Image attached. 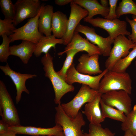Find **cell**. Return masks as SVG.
Listing matches in <instances>:
<instances>
[{
  "label": "cell",
  "instance_id": "cell-17",
  "mask_svg": "<svg viewBox=\"0 0 136 136\" xmlns=\"http://www.w3.org/2000/svg\"><path fill=\"white\" fill-rule=\"evenodd\" d=\"M99 55L96 54L89 56L88 54H83L78 59L79 63L76 69L79 73L89 75L101 73L98 59Z\"/></svg>",
  "mask_w": 136,
  "mask_h": 136
},
{
  "label": "cell",
  "instance_id": "cell-21",
  "mask_svg": "<svg viewBox=\"0 0 136 136\" xmlns=\"http://www.w3.org/2000/svg\"><path fill=\"white\" fill-rule=\"evenodd\" d=\"M68 19L66 15L58 11L53 13L51 24L53 35L58 39H62L66 32Z\"/></svg>",
  "mask_w": 136,
  "mask_h": 136
},
{
  "label": "cell",
  "instance_id": "cell-40",
  "mask_svg": "<svg viewBox=\"0 0 136 136\" xmlns=\"http://www.w3.org/2000/svg\"><path fill=\"white\" fill-rule=\"evenodd\" d=\"M57 136H64L63 131L60 134Z\"/></svg>",
  "mask_w": 136,
  "mask_h": 136
},
{
  "label": "cell",
  "instance_id": "cell-15",
  "mask_svg": "<svg viewBox=\"0 0 136 136\" xmlns=\"http://www.w3.org/2000/svg\"><path fill=\"white\" fill-rule=\"evenodd\" d=\"M71 50H77L80 52L85 51L88 53L89 56L97 54L101 55L98 47L90 42L85 38H83L79 32L75 31L71 42L65 47L64 50L57 53L58 55L61 56L67 51Z\"/></svg>",
  "mask_w": 136,
  "mask_h": 136
},
{
  "label": "cell",
  "instance_id": "cell-30",
  "mask_svg": "<svg viewBox=\"0 0 136 136\" xmlns=\"http://www.w3.org/2000/svg\"><path fill=\"white\" fill-rule=\"evenodd\" d=\"M1 11L5 18L13 20L15 15V8L11 0H0Z\"/></svg>",
  "mask_w": 136,
  "mask_h": 136
},
{
  "label": "cell",
  "instance_id": "cell-12",
  "mask_svg": "<svg viewBox=\"0 0 136 136\" xmlns=\"http://www.w3.org/2000/svg\"><path fill=\"white\" fill-rule=\"evenodd\" d=\"M108 71L106 69L98 75L92 76L79 73L76 70L74 64L73 63L67 72L65 81L69 85H73L74 83H78L98 90L100 81Z\"/></svg>",
  "mask_w": 136,
  "mask_h": 136
},
{
  "label": "cell",
  "instance_id": "cell-11",
  "mask_svg": "<svg viewBox=\"0 0 136 136\" xmlns=\"http://www.w3.org/2000/svg\"><path fill=\"white\" fill-rule=\"evenodd\" d=\"M75 31L83 34L87 40L92 44L96 45L103 56H109L112 48L111 45L114 41L109 36L106 38L103 37L97 34L93 28L80 23L76 27Z\"/></svg>",
  "mask_w": 136,
  "mask_h": 136
},
{
  "label": "cell",
  "instance_id": "cell-35",
  "mask_svg": "<svg viewBox=\"0 0 136 136\" xmlns=\"http://www.w3.org/2000/svg\"><path fill=\"white\" fill-rule=\"evenodd\" d=\"M8 125L2 119L0 120V134L3 133L8 130Z\"/></svg>",
  "mask_w": 136,
  "mask_h": 136
},
{
  "label": "cell",
  "instance_id": "cell-28",
  "mask_svg": "<svg viewBox=\"0 0 136 136\" xmlns=\"http://www.w3.org/2000/svg\"><path fill=\"white\" fill-rule=\"evenodd\" d=\"M88 133H83V136H115V133L109 128H103L101 124L90 123Z\"/></svg>",
  "mask_w": 136,
  "mask_h": 136
},
{
  "label": "cell",
  "instance_id": "cell-9",
  "mask_svg": "<svg viewBox=\"0 0 136 136\" xmlns=\"http://www.w3.org/2000/svg\"><path fill=\"white\" fill-rule=\"evenodd\" d=\"M39 0H18L14 4L13 23L16 26L24 20L36 16L42 6Z\"/></svg>",
  "mask_w": 136,
  "mask_h": 136
},
{
  "label": "cell",
  "instance_id": "cell-20",
  "mask_svg": "<svg viewBox=\"0 0 136 136\" xmlns=\"http://www.w3.org/2000/svg\"><path fill=\"white\" fill-rule=\"evenodd\" d=\"M73 2L88 11V15L83 19H91L97 15L105 18L108 15L109 7H103L97 0H73Z\"/></svg>",
  "mask_w": 136,
  "mask_h": 136
},
{
  "label": "cell",
  "instance_id": "cell-3",
  "mask_svg": "<svg viewBox=\"0 0 136 136\" xmlns=\"http://www.w3.org/2000/svg\"><path fill=\"white\" fill-rule=\"evenodd\" d=\"M55 116L56 124L60 125L63 129L64 136H83L84 132L81 130L86 122L83 114L79 111L74 118L68 116L62 109L61 104L55 107Z\"/></svg>",
  "mask_w": 136,
  "mask_h": 136
},
{
  "label": "cell",
  "instance_id": "cell-41",
  "mask_svg": "<svg viewBox=\"0 0 136 136\" xmlns=\"http://www.w3.org/2000/svg\"><path fill=\"white\" fill-rule=\"evenodd\" d=\"M36 136H47V135H37Z\"/></svg>",
  "mask_w": 136,
  "mask_h": 136
},
{
  "label": "cell",
  "instance_id": "cell-42",
  "mask_svg": "<svg viewBox=\"0 0 136 136\" xmlns=\"http://www.w3.org/2000/svg\"><path fill=\"white\" fill-rule=\"evenodd\" d=\"M135 66L136 69V61H135Z\"/></svg>",
  "mask_w": 136,
  "mask_h": 136
},
{
  "label": "cell",
  "instance_id": "cell-2",
  "mask_svg": "<svg viewBox=\"0 0 136 136\" xmlns=\"http://www.w3.org/2000/svg\"><path fill=\"white\" fill-rule=\"evenodd\" d=\"M124 90L129 94L131 93L132 80L127 73L108 71L101 80L98 91L102 94L113 90Z\"/></svg>",
  "mask_w": 136,
  "mask_h": 136
},
{
  "label": "cell",
  "instance_id": "cell-7",
  "mask_svg": "<svg viewBox=\"0 0 136 136\" xmlns=\"http://www.w3.org/2000/svg\"><path fill=\"white\" fill-rule=\"evenodd\" d=\"M113 44V46L105 63L106 69L108 71H112L116 63L127 56L130 52L129 50L136 46V44L122 35L114 39Z\"/></svg>",
  "mask_w": 136,
  "mask_h": 136
},
{
  "label": "cell",
  "instance_id": "cell-37",
  "mask_svg": "<svg viewBox=\"0 0 136 136\" xmlns=\"http://www.w3.org/2000/svg\"><path fill=\"white\" fill-rule=\"evenodd\" d=\"M16 133L14 131L9 128L6 132L0 134V136H16Z\"/></svg>",
  "mask_w": 136,
  "mask_h": 136
},
{
  "label": "cell",
  "instance_id": "cell-29",
  "mask_svg": "<svg viewBox=\"0 0 136 136\" xmlns=\"http://www.w3.org/2000/svg\"><path fill=\"white\" fill-rule=\"evenodd\" d=\"M81 52L77 50H71L67 51L66 59L63 63L62 67L59 71L56 72L58 75L65 81L67 72L72 64L75 55L78 52Z\"/></svg>",
  "mask_w": 136,
  "mask_h": 136
},
{
  "label": "cell",
  "instance_id": "cell-6",
  "mask_svg": "<svg viewBox=\"0 0 136 136\" xmlns=\"http://www.w3.org/2000/svg\"><path fill=\"white\" fill-rule=\"evenodd\" d=\"M44 6V4H42L41 9L36 16L29 19L25 24L16 29L12 35L8 36L11 42L18 40L28 41L36 44L39 42L43 35L39 31L38 20L40 14Z\"/></svg>",
  "mask_w": 136,
  "mask_h": 136
},
{
  "label": "cell",
  "instance_id": "cell-8",
  "mask_svg": "<svg viewBox=\"0 0 136 136\" xmlns=\"http://www.w3.org/2000/svg\"><path fill=\"white\" fill-rule=\"evenodd\" d=\"M94 27H99L106 30L111 38L114 40L118 36L122 35L129 36L130 34L127 30V23L125 21L118 18L110 20L99 17L90 19H83Z\"/></svg>",
  "mask_w": 136,
  "mask_h": 136
},
{
  "label": "cell",
  "instance_id": "cell-10",
  "mask_svg": "<svg viewBox=\"0 0 136 136\" xmlns=\"http://www.w3.org/2000/svg\"><path fill=\"white\" fill-rule=\"evenodd\" d=\"M129 95L122 90H113L102 94L101 99L106 105L115 108L127 115L132 110V100Z\"/></svg>",
  "mask_w": 136,
  "mask_h": 136
},
{
  "label": "cell",
  "instance_id": "cell-26",
  "mask_svg": "<svg viewBox=\"0 0 136 136\" xmlns=\"http://www.w3.org/2000/svg\"><path fill=\"white\" fill-rule=\"evenodd\" d=\"M126 14H131L136 16V3L132 0H122L117 7V18Z\"/></svg>",
  "mask_w": 136,
  "mask_h": 136
},
{
  "label": "cell",
  "instance_id": "cell-31",
  "mask_svg": "<svg viewBox=\"0 0 136 136\" xmlns=\"http://www.w3.org/2000/svg\"><path fill=\"white\" fill-rule=\"evenodd\" d=\"M3 42L0 45V61L7 63L9 53V44L11 42L8 36L5 34L1 36Z\"/></svg>",
  "mask_w": 136,
  "mask_h": 136
},
{
  "label": "cell",
  "instance_id": "cell-33",
  "mask_svg": "<svg viewBox=\"0 0 136 136\" xmlns=\"http://www.w3.org/2000/svg\"><path fill=\"white\" fill-rule=\"evenodd\" d=\"M132 19H130L127 16L126 17V21L130 25L132 29V33L128 36V39L136 44V16L132 15Z\"/></svg>",
  "mask_w": 136,
  "mask_h": 136
},
{
  "label": "cell",
  "instance_id": "cell-5",
  "mask_svg": "<svg viewBox=\"0 0 136 136\" xmlns=\"http://www.w3.org/2000/svg\"><path fill=\"white\" fill-rule=\"evenodd\" d=\"M99 93L98 90L92 89L87 85L82 84L74 98L67 103L61 104V107L68 116L74 118L84 104L92 101Z\"/></svg>",
  "mask_w": 136,
  "mask_h": 136
},
{
  "label": "cell",
  "instance_id": "cell-23",
  "mask_svg": "<svg viewBox=\"0 0 136 136\" xmlns=\"http://www.w3.org/2000/svg\"><path fill=\"white\" fill-rule=\"evenodd\" d=\"M63 39L56 38L53 35L42 37L39 42L37 44L34 54L36 57L40 56L42 53L45 54L48 53L51 48L54 50L57 44H63Z\"/></svg>",
  "mask_w": 136,
  "mask_h": 136
},
{
  "label": "cell",
  "instance_id": "cell-4",
  "mask_svg": "<svg viewBox=\"0 0 136 136\" xmlns=\"http://www.w3.org/2000/svg\"><path fill=\"white\" fill-rule=\"evenodd\" d=\"M0 115L9 127L21 126L17 110L4 82L0 80Z\"/></svg>",
  "mask_w": 136,
  "mask_h": 136
},
{
  "label": "cell",
  "instance_id": "cell-22",
  "mask_svg": "<svg viewBox=\"0 0 136 136\" xmlns=\"http://www.w3.org/2000/svg\"><path fill=\"white\" fill-rule=\"evenodd\" d=\"M53 12V8L47 5L43 7L39 16L38 28L39 32L45 36L51 35V24Z\"/></svg>",
  "mask_w": 136,
  "mask_h": 136
},
{
  "label": "cell",
  "instance_id": "cell-18",
  "mask_svg": "<svg viewBox=\"0 0 136 136\" xmlns=\"http://www.w3.org/2000/svg\"><path fill=\"white\" fill-rule=\"evenodd\" d=\"M101 94L99 93L93 101L86 104L84 110L82 111V113L86 116L90 123L100 124L105 120L99 106Z\"/></svg>",
  "mask_w": 136,
  "mask_h": 136
},
{
  "label": "cell",
  "instance_id": "cell-19",
  "mask_svg": "<svg viewBox=\"0 0 136 136\" xmlns=\"http://www.w3.org/2000/svg\"><path fill=\"white\" fill-rule=\"evenodd\" d=\"M36 44L27 41L23 40L19 45L9 47V53L19 57L24 64H27L35 51Z\"/></svg>",
  "mask_w": 136,
  "mask_h": 136
},
{
  "label": "cell",
  "instance_id": "cell-36",
  "mask_svg": "<svg viewBox=\"0 0 136 136\" xmlns=\"http://www.w3.org/2000/svg\"><path fill=\"white\" fill-rule=\"evenodd\" d=\"M73 0H55V3L57 5L60 6H63L71 3Z\"/></svg>",
  "mask_w": 136,
  "mask_h": 136
},
{
  "label": "cell",
  "instance_id": "cell-25",
  "mask_svg": "<svg viewBox=\"0 0 136 136\" xmlns=\"http://www.w3.org/2000/svg\"><path fill=\"white\" fill-rule=\"evenodd\" d=\"M136 57V46L130 51L127 56L121 58L116 63L112 71L120 73L126 72L127 69Z\"/></svg>",
  "mask_w": 136,
  "mask_h": 136
},
{
  "label": "cell",
  "instance_id": "cell-27",
  "mask_svg": "<svg viewBox=\"0 0 136 136\" xmlns=\"http://www.w3.org/2000/svg\"><path fill=\"white\" fill-rule=\"evenodd\" d=\"M121 128L124 131L129 130L136 136V104L133 109L126 115L125 120L121 124Z\"/></svg>",
  "mask_w": 136,
  "mask_h": 136
},
{
  "label": "cell",
  "instance_id": "cell-34",
  "mask_svg": "<svg viewBox=\"0 0 136 136\" xmlns=\"http://www.w3.org/2000/svg\"><path fill=\"white\" fill-rule=\"evenodd\" d=\"M118 0H109L110 5L109 14L105 18L110 20H113L117 18L116 15L117 4Z\"/></svg>",
  "mask_w": 136,
  "mask_h": 136
},
{
  "label": "cell",
  "instance_id": "cell-24",
  "mask_svg": "<svg viewBox=\"0 0 136 136\" xmlns=\"http://www.w3.org/2000/svg\"><path fill=\"white\" fill-rule=\"evenodd\" d=\"M100 105L102 114L103 117L110 118L112 119L123 122L126 115L123 112L105 104L101 99Z\"/></svg>",
  "mask_w": 136,
  "mask_h": 136
},
{
  "label": "cell",
  "instance_id": "cell-14",
  "mask_svg": "<svg viewBox=\"0 0 136 136\" xmlns=\"http://www.w3.org/2000/svg\"><path fill=\"white\" fill-rule=\"evenodd\" d=\"M71 12L68 19L67 29L66 34L62 38L63 45H67L71 41L75 29L81 20L88 14V11L73 1L70 3Z\"/></svg>",
  "mask_w": 136,
  "mask_h": 136
},
{
  "label": "cell",
  "instance_id": "cell-32",
  "mask_svg": "<svg viewBox=\"0 0 136 136\" xmlns=\"http://www.w3.org/2000/svg\"><path fill=\"white\" fill-rule=\"evenodd\" d=\"M13 23V20L5 18L0 19V36L4 34L8 36L12 35L16 28Z\"/></svg>",
  "mask_w": 136,
  "mask_h": 136
},
{
  "label": "cell",
  "instance_id": "cell-39",
  "mask_svg": "<svg viewBox=\"0 0 136 136\" xmlns=\"http://www.w3.org/2000/svg\"><path fill=\"white\" fill-rule=\"evenodd\" d=\"M124 136H136L133 135L129 130H127L125 131Z\"/></svg>",
  "mask_w": 136,
  "mask_h": 136
},
{
  "label": "cell",
  "instance_id": "cell-1",
  "mask_svg": "<svg viewBox=\"0 0 136 136\" xmlns=\"http://www.w3.org/2000/svg\"><path fill=\"white\" fill-rule=\"evenodd\" d=\"M53 57L48 52L42 57L41 62L43 65L45 76L51 81L54 89L55 97L54 101L57 104H61L60 100L65 94L73 92L75 87L69 85L59 76L54 68Z\"/></svg>",
  "mask_w": 136,
  "mask_h": 136
},
{
  "label": "cell",
  "instance_id": "cell-38",
  "mask_svg": "<svg viewBox=\"0 0 136 136\" xmlns=\"http://www.w3.org/2000/svg\"><path fill=\"white\" fill-rule=\"evenodd\" d=\"M100 1V4L101 5L104 7H108L109 4V1L107 0H101Z\"/></svg>",
  "mask_w": 136,
  "mask_h": 136
},
{
  "label": "cell",
  "instance_id": "cell-13",
  "mask_svg": "<svg viewBox=\"0 0 136 136\" xmlns=\"http://www.w3.org/2000/svg\"><path fill=\"white\" fill-rule=\"evenodd\" d=\"M0 69L5 75L9 77L14 83L16 90L15 101L16 104L20 102L23 92L29 94L30 92L26 86L25 83L28 79H33L37 77L36 74H22L12 70L8 63L5 66H0Z\"/></svg>",
  "mask_w": 136,
  "mask_h": 136
},
{
  "label": "cell",
  "instance_id": "cell-16",
  "mask_svg": "<svg viewBox=\"0 0 136 136\" xmlns=\"http://www.w3.org/2000/svg\"><path fill=\"white\" fill-rule=\"evenodd\" d=\"M9 128L14 131L16 134L28 135L33 136L47 135L57 136L63 131V129L60 125L56 124L50 128H44L32 126L22 125L9 127Z\"/></svg>",
  "mask_w": 136,
  "mask_h": 136
}]
</instances>
